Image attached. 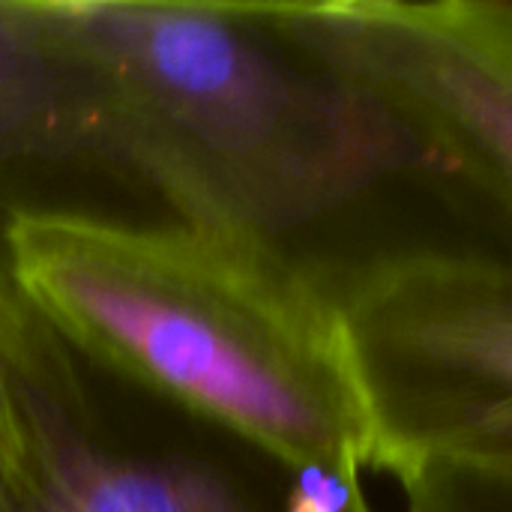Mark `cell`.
<instances>
[{
	"mask_svg": "<svg viewBox=\"0 0 512 512\" xmlns=\"http://www.w3.org/2000/svg\"><path fill=\"white\" fill-rule=\"evenodd\" d=\"M42 3L90 84L114 180L150 189L174 219L267 246L321 282L324 234L399 189L477 213L390 117L249 3Z\"/></svg>",
	"mask_w": 512,
	"mask_h": 512,
	"instance_id": "cell-1",
	"label": "cell"
},
{
	"mask_svg": "<svg viewBox=\"0 0 512 512\" xmlns=\"http://www.w3.org/2000/svg\"><path fill=\"white\" fill-rule=\"evenodd\" d=\"M0 270L105 369L297 465L369 471L330 303L285 255L174 216L42 204L9 219Z\"/></svg>",
	"mask_w": 512,
	"mask_h": 512,
	"instance_id": "cell-2",
	"label": "cell"
},
{
	"mask_svg": "<svg viewBox=\"0 0 512 512\" xmlns=\"http://www.w3.org/2000/svg\"><path fill=\"white\" fill-rule=\"evenodd\" d=\"M15 512H375L360 474L297 465L63 342L0 270Z\"/></svg>",
	"mask_w": 512,
	"mask_h": 512,
	"instance_id": "cell-3",
	"label": "cell"
},
{
	"mask_svg": "<svg viewBox=\"0 0 512 512\" xmlns=\"http://www.w3.org/2000/svg\"><path fill=\"white\" fill-rule=\"evenodd\" d=\"M366 429L369 471L456 456L512 459L507 249L414 240L321 285Z\"/></svg>",
	"mask_w": 512,
	"mask_h": 512,
	"instance_id": "cell-4",
	"label": "cell"
},
{
	"mask_svg": "<svg viewBox=\"0 0 512 512\" xmlns=\"http://www.w3.org/2000/svg\"><path fill=\"white\" fill-rule=\"evenodd\" d=\"M249 9L273 36L390 117L510 240L512 0Z\"/></svg>",
	"mask_w": 512,
	"mask_h": 512,
	"instance_id": "cell-5",
	"label": "cell"
},
{
	"mask_svg": "<svg viewBox=\"0 0 512 512\" xmlns=\"http://www.w3.org/2000/svg\"><path fill=\"white\" fill-rule=\"evenodd\" d=\"M111 174L90 84L42 0H0V243L63 171Z\"/></svg>",
	"mask_w": 512,
	"mask_h": 512,
	"instance_id": "cell-6",
	"label": "cell"
},
{
	"mask_svg": "<svg viewBox=\"0 0 512 512\" xmlns=\"http://www.w3.org/2000/svg\"><path fill=\"white\" fill-rule=\"evenodd\" d=\"M405 512H512V459L456 456L399 477Z\"/></svg>",
	"mask_w": 512,
	"mask_h": 512,
	"instance_id": "cell-7",
	"label": "cell"
},
{
	"mask_svg": "<svg viewBox=\"0 0 512 512\" xmlns=\"http://www.w3.org/2000/svg\"><path fill=\"white\" fill-rule=\"evenodd\" d=\"M18 483H21V447H18L9 387L0 369V512H15Z\"/></svg>",
	"mask_w": 512,
	"mask_h": 512,
	"instance_id": "cell-8",
	"label": "cell"
}]
</instances>
